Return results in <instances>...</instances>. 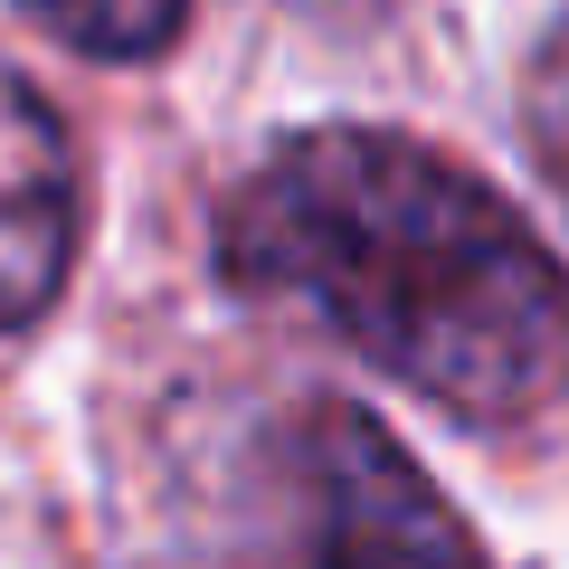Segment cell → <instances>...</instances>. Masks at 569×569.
Instances as JSON below:
<instances>
[{
  "mask_svg": "<svg viewBox=\"0 0 569 569\" xmlns=\"http://www.w3.org/2000/svg\"><path fill=\"white\" fill-rule=\"evenodd\" d=\"M86 190H77V142L48 114L29 77L0 67V332L39 323L77 266Z\"/></svg>",
  "mask_w": 569,
  "mask_h": 569,
  "instance_id": "3957f363",
  "label": "cell"
},
{
  "mask_svg": "<svg viewBox=\"0 0 569 569\" xmlns=\"http://www.w3.org/2000/svg\"><path fill=\"white\" fill-rule=\"evenodd\" d=\"M20 10L48 39H67L77 58H114V67L162 58L181 39V20H190V0H20Z\"/></svg>",
  "mask_w": 569,
  "mask_h": 569,
  "instance_id": "277c9868",
  "label": "cell"
},
{
  "mask_svg": "<svg viewBox=\"0 0 569 569\" xmlns=\"http://www.w3.org/2000/svg\"><path fill=\"white\" fill-rule=\"evenodd\" d=\"M531 152H541L550 181L569 190V10L550 20L541 58H531Z\"/></svg>",
  "mask_w": 569,
  "mask_h": 569,
  "instance_id": "5b68a950",
  "label": "cell"
},
{
  "mask_svg": "<svg viewBox=\"0 0 569 569\" xmlns=\"http://www.w3.org/2000/svg\"><path fill=\"white\" fill-rule=\"evenodd\" d=\"M276 485L295 493V512H305L295 541H313V550H466L475 541V531L427 493V475L342 399L295 408Z\"/></svg>",
  "mask_w": 569,
  "mask_h": 569,
  "instance_id": "7a4b0ae2",
  "label": "cell"
},
{
  "mask_svg": "<svg viewBox=\"0 0 569 569\" xmlns=\"http://www.w3.org/2000/svg\"><path fill=\"white\" fill-rule=\"evenodd\" d=\"M219 266L447 418L512 427L569 399V266L503 190L408 133H284L219 200Z\"/></svg>",
  "mask_w": 569,
  "mask_h": 569,
  "instance_id": "6da1fadb",
  "label": "cell"
}]
</instances>
